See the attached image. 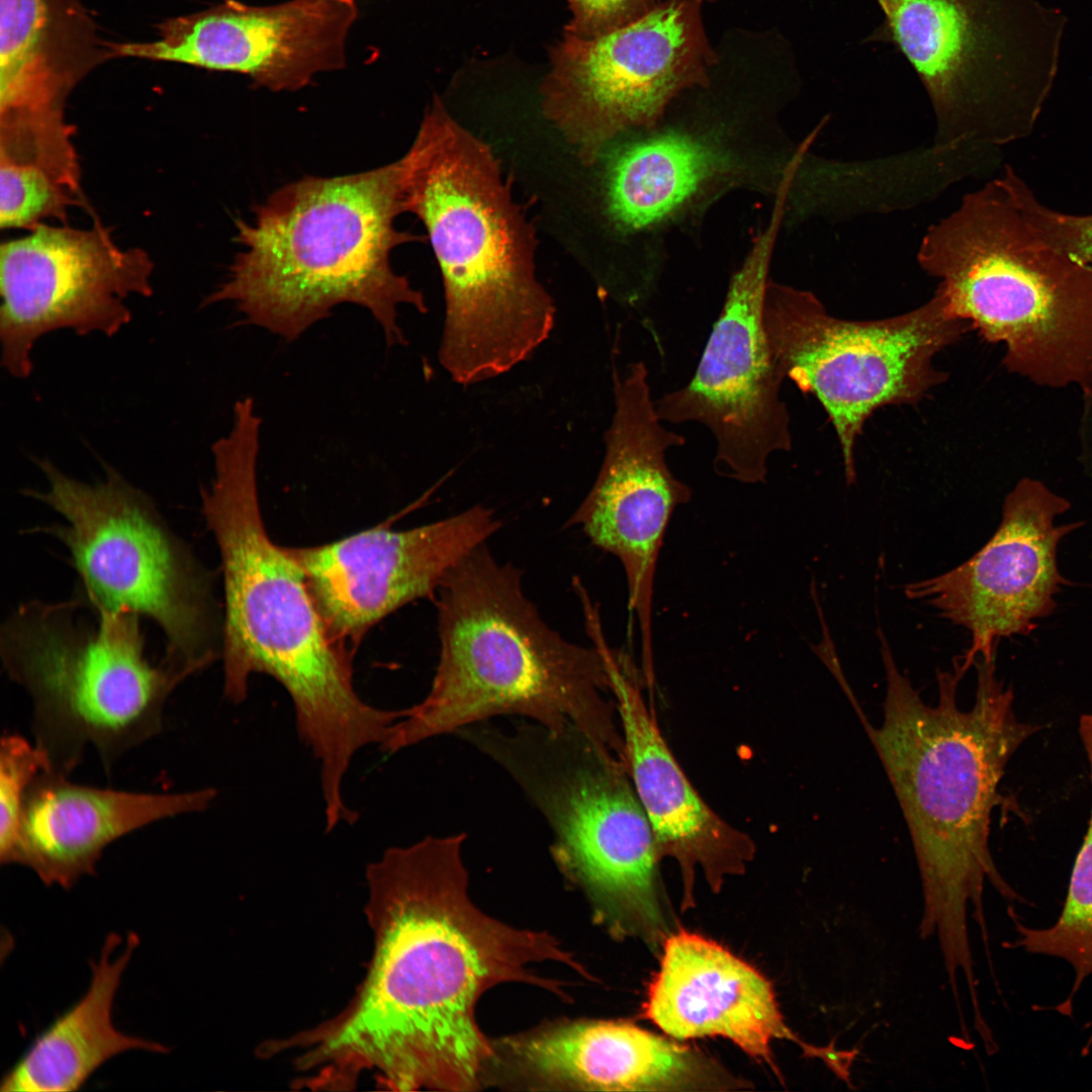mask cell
<instances>
[{
    "label": "cell",
    "instance_id": "7a4b0ae2",
    "mask_svg": "<svg viewBox=\"0 0 1092 1092\" xmlns=\"http://www.w3.org/2000/svg\"><path fill=\"white\" fill-rule=\"evenodd\" d=\"M261 425L233 422L211 447L214 474L201 512L218 547L224 592L223 694L245 701L249 677L265 673L290 696L298 736L329 786L343 783L355 754L381 745L399 711L364 702L349 654L330 635L289 548L265 530L257 488Z\"/></svg>",
    "mask_w": 1092,
    "mask_h": 1092
},
{
    "label": "cell",
    "instance_id": "4fadbf2b",
    "mask_svg": "<svg viewBox=\"0 0 1092 1092\" xmlns=\"http://www.w3.org/2000/svg\"><path fill=\"white\" fill-rule=\"evenodd\" d=\"M712 52L699 0H667L594 38L550 50L542 110L587 166L618 138L656 126L681 91L708 83Z\"/></svg>",
    "mask_w": 1092,
    "mask_h": 1092
},
{
    "label": "cell",
    "instance_id": "4316f807",
    "mask_svg": "<svg viewBox=\"0 0 1092 1092\" xmlns=\"http://www.w3.org/2000/svg\"><path fill=\"white\" fill-rule=\"evenodd\" d=\"M1078 733L1087 756L1092 789V714L1081 715ZM1008 914L1018 937L1013 943L1004 945L1020 947L1033 954L1058 958L1072 967L1075 974L1072 989L1055 1008L1060 1014L1071 1016L1078 991L1092 975V800L1088 828L1075 858L1067 896L1058 919L1049 927L1032 928L1022 924L1010 907Z\"/></svg>",
    "mask_w": 1092,
    "mask_h": 1092
},
{
    "label": "cell",
    "instance_id": "836d02e7",
    "mask_svg": "<svg viewBox=\"0 0 1092 1092\" xmlns=\"http://www.w3.org/2000/svg\"><path fill=\"white\" fill-rule=\"evenodd\" d=\"M1085 462L1092 478V412L1088 418L1084 434Z\"/></svg>",
    "mask_w": 1092,
    "mask_h": 1092
},
{
    "label": "cell",
    "instance_id": "8fae6325",
    "mask_svg": "<svg viewBox=\"0 0 1092 1092\" xmlns=\"http://www.w3.org/2000/svg\"><path fill=\"white\" fill-rule=\"evenodd\" d=\"M37 465L48 487L23 493L64 519L38 531L68 550L77 587L104 607L154 622L165 640L161 661L185 678L209 666L219 655L211 580L154 499L108 465L94 483L48 459Z\"/></svg>",
    "mask_w": 1092,
    "mask_h": 1092
},
{
    "label": "cell",
    "instance_id": "5b68a950",
    "mask_svg": "<svg viewBox=\"0 0 1092 1092\" xmlns=\"http://www.w3.org/2000/svg\"><path fill=\"white\" fill-rule=\"evenodd\" d=\"M405 166V212L425 225L445 320L438 357L470 385L527 360L551 334L555 306L537 278L535 236L491 148L435 98Z\"/></svg>",
    "mask_w": 1092,
    "mask_h": 1092
},
{
    "label": "cell",
    "instance_id": "7402d4cb",
    "mask_svg": "<svg viewBox=\"0 0 1092 1092\" xmlns=\"http://www.w3.org/2000/svg\"><path fill=\"white\" fill-rule=\"evenodd\" d=\"M505 1044L518 1070L541 1087L721 1091L743 1086L702 1053L623 1021H568Z\"/></svg>",
    "mask_w": 1092,
    "mask_h": 1092
},
{
    "label": "cell",
    "instance_id": "d6986e66",
    "mask_svg": "<svg viewBox=\"0 0 1092 1092\" xmlns=\"http://www.w3.org/2000/svg\"><path fill=\"white\" fill-rule=\"evenodd\" d=\"M357 18L354 0H289L252 6L234 0L171 17L148 41L110 42L113 58L178 63L240 73L272 91H295L345 65Z\"/></svg>",
    "mask_w": 1092,
    "mask_h": 1092
},
{
    "label": "cell",
    "instance_id": "484cf974",
    "mask_svg": "<svg viewBox=\"0 0 1092 1092\" xmlns=\"http://www.w3.org/2000/svg\"><path fill=\"white\" fill-rule=\"evenodd\" d=\"M120 942L117 933L106 936L99 959L90 963L91 980L85 994L34 1038L3 1075L1 1091H77L119 1054L131 1050L169 1053L168 1046L128 1035L113 1024L114 998L140 938L129 932L122 952L113 958Z\"/></svg>",
    "mask_w": 1092,
    "mask_h": 1092
},
{
    "label": "cell",
    "instance_id": "3957f363",
    "mask_svg": "<svg viewBox=\"0 0 1092 1092\" xmlns=\"http://www.w3.org/2000/svg\"><path fill=\"white\" fill-rule=\"evenodd\" d=\"M886 673L883 720L863 729L876 749L906 821L925 900L921 935L937 931L947 950L969 943L966 908L986 932L982 894L985 880L1008 900H1020L993 860L991 815L1002 803L999 784L1021 744L1042 729L1017 719L1014 694L996 672L995 656L978 657L975 701L958 703L967 672H937L938 698L927 705L901 672L880 630Z\"/></svg>",
    "mask_w": 1092,
    "mask_h": 1092
},
{
    "label": "cell",
    "instance_id": "8992f818",
    "mask_svg": "<svg viewBox=\"0 0 1092 1092\" xmlns=\"http://www.w3.org/2000/svg\"><path fill=\"white\" fill-rule=\"evenodd\" d=\"M403 157L337 177H304L236 220L241 246L205 299L231 302L245 323L292 342L342 303L366 308L388 346L404 344L398 308L427 312L425 297L391 265L398 246L424 241L399 231L405 212Z\"/></svg>",
    "mask_w": 1092,
    "mask_h": 1092
},
{
    "label": "cell",
    "instance_id": "cb8c5ba5",
    "mask_svg": "<svg viewBox=\"0 0 1092 1092\" xmlns=\"http://www.w3.org/2000/svg\"><path fill=\"white\" fill-rule=\"evenodd\" d=\"M42 770L23 806L11 864L29 868L47 886L72 888L95 874L104 849L138 829L206 810L217 792L204 788L174 794L101 789Z\"/></svg>",
    "mask_w": 1092,
    "mask_h": 1092
},
{
    "label": "cell",
    "instance_id": "603a6c76",
    "mask_svg": "<svg viewBox=\"0 0 1092 1092\" xmlns=\"http://www.w3.org/2000/svg\"><path fill=\"white\" fill-rule=\"evenodd\" d=\"M643 1013L677 1039L726 1037L776 1072L771 1041L800 1040L758 971L715 941L685 930L664 939Z\"/></svg>",
    "mask_w": 1092,
    "mask_h": 1092
},
{
    "label": "cell",
    "instance_id": "f546056e",
    "mask_svg": "<svg viewBox=\"0 0 1092 1092\" xmlns=\"http://www.w3.org/2000/svg\"><path fill=\"white\" fill-rule=\"evenodd\" d=\"M1000 180L1034 234L1055 250L1092 267V214H1070L1042 204L1011 166Z\"/></svg>",
    "mask_w": 1092,
    "mask_h": 1092
},
{
    "label": "cell",
    "instance_id": "d4e9b609",
    "mask_svg": "<svg viewBox=\"0 0 1092 1092\" xmlns=\"http://www.w3.org/2000/svg\"><path fill=\"white\" fill-rule=\"evenodd\" d=\"M113 58L80 0H0V129L21 135L72 128L66 102Z\"/></svg>",
    "mask_w": 1092,
    "mask_h": 1092
},
{
    "label": "cell",
    "instance_id": "83f0119b",
    "mask_svg": "<svg viewBox=\"0 0 1092 1092\" xmlns=\"http://www.w3.org/2000/svg\"><path fill=\"white\" fill-rule=\"evenodd\" d=\"M0 226L29 230L44 218L64 220L76 195L47 171L0 160Z\"/></svg>",
    "mask_w": 1092,
    "mask_h": 1092
},
{
    "label": "cell",
    "instance_id": "4dcf8cb0",
    "mask_svg": "<svg viewBox=\"0 0 1092 1092\" xmlns=\"http://www.w3.org/2000/svg\"><path fill=\"white\" fill-rule=\"evenodd\" d=\"M571 19L565 33L594 38L641 17L657 0H567Z\"/></svg>",
    "mask_w": 1092,
    "mask_h": 1092
},
{
    "label": "cell",
    "instance_id": "ba28073f",
    "mask_svg": "<svg viewBox=\"0 0 1092 1092\" xmlns=\"http://www.w3.org/2000/svg\"><path fill=\"white\" fill-rule=\"evenodd\" d=\"M142 620L76 587L67 600L22 602L3 622L2 664L31 700L50 770L68 777L92 745L109 772L163 730L166 702L185 678L151 662Z\"/></svg>",
    "mask_w": 1092,
    "mask_h": 1092
},
{
    "label": "cell",
    "instance_id": "52a82bcc",
    "mask_svg": "<svg viewBox=\"0 0 1092 1092\" xmlns=\"http://www.w3.org/2000/svg\"><path fill=\"white\" fill-rule=\"evenodd\" d=\"M917 261L1009 372L1092 394V267L1039 239L999 177L927 229Z\"/></svg>",
    "mask_w": 1092,
    "mask_h": 1092
},
{
    "label": "cell",
    "instance_id": "5bb4252c",
    "mask_svg": "<svg viewBox=\"0 0 1092 1092\" xmlns=\"http://www.w3.org/2000/svg\"><path fill=\"white\" fill-rule=\"evenodd\" d=\"M785 218L775 202L730 278L721 311L697 369L682 387L655 400L662 422H695L716 443L714 469L743 483L764 482L769 456L790 451V414L763 326V306L776 240Z\"/></svg>",
    "mask_w": 1092,
    "mask_h": 1092
},
{
    "label": "cell",
    "instance_id": "f1b7e54d",
    "mask_svg": "<svg viewBox=\"0 0 1092 1092\" xmlns=\"http://www.w3.org/2000/svg\"><path fill=\"white\" fill-rule=\"evenodd\" d=\"M50 769L35 744L14 733L2 736L0 748V861L11 864L20 832L27 791L34 779Z\"/></svg>",
    "mask_w": 1092,
    "mask_h": 1092
},
{
    "label": "cell",
    "instance_id": "7c38bea8",
    "mask_svg": "<svg viewBox=\"0 0 1092 1092\" xmlns=\"http://www.w3.org/2000/svg\"><path fill=\"white\" fill-rule=\"evenodd\" d=\"M763 326L775 364L813 394L832 423L847 483L856 477L854 446L882 406L914 404L947 379L933 359L972 326L953 316L941 292L906 313L875 321L831 315L808 290L769 280Z\"/></svg>",
    "mask_w": 1092,
    "mask_h": 1092
},
{
    "label": "cell",
    "instance_id": "e0dca14e",
    "mask_svg": "<svg viewBox=\"0 0 1092 1092\" xmlns=\"http://www.w3.org/2000/svg\"><path fill=\"white\" fill-rule=\"evenodd\" d=\"M1069 509V500L1043 482L1024 477L1006 495L998 529L977 553L905 586L907 598L969 631L971 645L959 657L966 670L978 657L995 656L1001 638L1029 635L1057 608L1055 597L1069 583L1058 567V546L1083 525L1055 523Z\"/></svg>",
    "mask_w": 1092,
    "mask_h": 1092
},
{
    "label": "cell",
    "instance_id": "277c9868",
    "mask_svg": "<svg viewBox=\"0 0 1092 1092\" xmlns=\"http://www.w3.org/2000/svg\"><path fill=\"white\" fill-rule=\"evenodd\" d=\"M440 658L431 690L380 746L394 753L498 715H518L553 733L570 727L625 755L611 702L608 646L596 614L594 647L569 642L541 618L521 571L485 542L458 561L437 589Z\"/></svg>",
    "mask_w": 1092,
    "mask_h": 1092
},
{
    "label": "cell",
    "instance_id": "30bf717a",
    "mask_svg": "<svg viewBox=\"0 0 1092 1092\" xmlns=\"http://www.w3.org/2000/svg\"><path fill=\"white\" fill-rule=\"evenodd\" d=\"M867 38L893 44L917 74L938 150L969 158L1030 134L1057 68L1059 14L1032 0H876Z\"/></svg>",
    "mask_w": 1092,
    "mask_h": 1092
},
{
    "label": "cell",
    "instance_id": "6da1fadb",
    "mask_svg": "<svg viewBox=\"0 0 1092 1092\" xmlns=\"http://www.w3.org/2000/svg\"><path fill=\"white\" fill-rule=\"evenodd\" d=\"M465 838L426 836L367 867L373 951L364 980L338 1015L275 1041L293 1051L300 1084L347 1090L370 1074L391 1091H474L496 1061L476 1021L482 994L523 982L564 995L558 981L533 973L547 961L585 973L549 933L474 905Z\"/></svg>",
    "mask_w": 1092,
    "mask_h": 1092
},
{
    "label": "cell",
    "instance_id": "ffe728a7",
    "mask_svg": "<svg viewBox=\"0 0 1092 1092\" xmlns=\"http://www.w3.org/2000/svg\"><path fill=\"white\" fill-rule=\"evenodd\" d=\"M499 527L491 510L474 506L405 531L376 527L289 550L330 635L344 646L403 605L436 593L446 573Z\"/></svg>",
    "mask_w": 1092,
    "mask_h": 1092
},
{
    "label": "cell",
    "instance_id": "9c48e42d",
    "mask_svg": "<svg viewBox=\"0 0 1092 1092\" xmlns=\"http://www.w3.org/2000/svg\"><path fill=\"white\" fill-rule=\"evenodd\" d=\"M470 741L497 762L547 820L551 854L614 934L665 938L660 857L626 758L574 727L480 725Z\"/></svg>",
    "mask_w": 1092,
    "mask_h": 1092
},
{
    "label": "cell",
    "instance_id": "ac0fdd59",
    "mask_svg": "<svg viewBox=\"0 0 1092 1092\" xmlns=\"http://www.w3.org/2000/svg\"><path fill=\"white\" fill-rule=\"evenodd\" d=\"M723 125H663L630 131L602 153L606 216L622 236L651 237L705 209L726 191L749 187L775 196L792 153L779 154Z\"/></svg>",
    "mask_w": 1092,
    "mask_h": 1092
},
{
    "label": "cell",
    "instance_id": "d6a6232c",
    "mask_svg": "<svg viewBox=\"0 0 1092 1092\" xmlns=\"http://www.w3.org/2000/svg\"><path fill=\"white\" fill-rule=\"evenodd\" d=\"M823 635H824V637L822 639L821 644L814 647V650H815L816 654L826 664L828 669L832 672L833 676L835 677V679L839 684L840 688L842 689L844 695L848 699L849 704L853 708L855 714L857 715V717H858V719H859V721H860V723L862 725V724L867 723L869 721V719H868L867 715L864 714L863 710L861 709V707H860L857 699L855 698L849 684L846 680V677L844 676V674L842 672L839 660H838V658H837V656H836V654L834 652V649L832 647V642L830 640V636L828 634V630L826 629V626L824 628Z\"/></svg>",
    "mask_w": 1092,
    "mask_h": 1092
},
{
    "label": "cell",
    "instance_id": "44dd1931",
    "mask_svg": "<svg viewBox=\"0 0 1092 1092\" xmlns=\"http://www.w3.org/2000/svg\"><path fill=\"white\" fill-rule=\"evenodd\" d=\"M609 672L631 781L660 857H670L679 866L684 906H689L698 871L717 892L727 877L745 872L755 853L754 843L717 815L694 789L660 733L642 694L644 678L628 656L613 651Z\"/></svg>",
    "mask_w": 1092,
    "mask_h": 1092
},
{
    "label": "cell",
    "instance_id": "1f68e13d",
    "mask_svg": "<svg viewBox=\"0 0 1092 1092\" xmlns=\"http://www.w3.org/2000/svg\"><path fill=\"white\" fill-rule=\"evenodd\" d=\"M798 1044L803 1051V1057L819 1059L840 1080L853 1088L850 1082V1067L858 1055V1050L838 1051L835 1049V1038L826 1046H816L802 1040Z\"/></svg>",
    "mask_w": 1092,
    "mask_h": 1092
},
{
    "label": "cell",
    "instance_id": "9a60e30c",
    "mask_svg": "<svg viewBox=\"0 0 1092 1092\" xmlns=\"http://www.w3.org/2000/svg\"><path fill=\"white\" fill-rule=\"evenodd\" d=\"M153 267L145 251L118 247L98 222L86 230L39 223L3 243V367L15 378H27L35 343L55 331L116 335L131 320L127 297L153 293Z\"/></svg>",
    "mask_w": 1092,
    "mask_h": 1092
},
{
    "label": "cell",
    "instance_id": "e575fe53",
    "mask_svg": "<svg viewBox=\"0 0 1092 1092\" xmlns=\"http://www.w3.org/2000/svg\"><path fill=\"white\" fill-rule=\"evenodd\" d=\"M700 1V0H699Z\"/></svg>",
    "mask_w": 1092,
    "mask_h": 1092
},
{
    "label": "cell",
    "instance_id": "2e32d148",
    "mask_svg": "<svg viewBox=\"0 0 1092 1092\" xmlns=\"http://www.w3.org/2000/svg\"><path fill=\"white\" fill-rule=\"evenodd\" d=\"M642 361L614 369V414L605 435V457L589 492L570 523L623 566L630 610L641 636L642 672L654 676L652 607L657 561L668 523L692 490L666 462L682 435L666 430L651 396Z\"/></svg>",
    "mask_w": 1092,
    "mask_h": 1092
}]
</instances>
